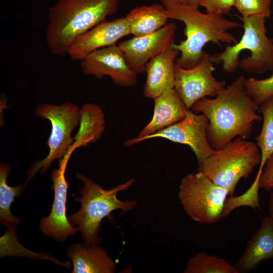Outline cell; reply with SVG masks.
<instances>
[{
    "instance_id": "6da1fadb",
    "label": "cell",
    "mask_w": 273,
    "mask_h": 273,
    "mask_svg": "<svg viewBox=\"0 0 273 273\" xmlns=\"http://www.w3.org/2000/svg\"><path fill=\"white\" fill-rule=\"evenodd\" d=\"M245 79L239 76L213 99L203 98L191 108L207 118V135L213 150L222 148L237 137L249 138L254 123L262 120L257 113L259 105L245 90Z\"/></svg>"
},
{
    "instance_id": "7a4b0ae2",
    "label": "cell",
    "mask_w": 273,
    "mask_h": 273,
    "mask_svg": "<svg viewBox=\"0 0 273 273\" xmlns=\"http://www.w3.org/2000/svg\"><path fill=\"white\" fill-rule=\"evenodd\" d=\"M120 0H57L48 9L45 40L56 56L67 55L82 35L115 13Z\"/></svg>"
},
{
    "instance_id": "3957f363",
    "label": "cell",
    "mask_w": 273,
    "mask_h": 273,
    "mask_svg": "<svg viewBox=\"0 0 273 273\" xmlns=\"http://www.w3.org/2000/svg\"><path fill=\"white\" fill-rule=\"evenodd\" d=\"M169 19L178 20L185 25L186 38L178 44L172 43L180 56L175 64L190 69L200 62L203 48L209 42L220 45L221 42L236 43L237 39L229 31L241 26L237 22L226 19L223 15L203 13L198 8L179 5L170 0H160Z\"/></svg>"
},
{
    "instance_id": "277c9868",
    "label": "cell",
    "mask_w": 273,
    "mask_h": 273,
    "mask_svg": "<svg viewBox=\"0 0 273 273\" xmlns=\"http://www.w3.org/2000/svg\"><path fill=\"white\" fill-rule=\"evenodd\" d=\"M76 177L83 183L81 197L75 199L80 203L81 207L78 211L70 215L68 220L81 233L85 244L99 245L101 241L99 234L103 218L117 209L121 210L123 214L136 206L135 200L123 201L117 198L118 192L128 189L135 179L132 178L113 189L104 190L93 180L79 173L76 174Z\"/></svg>"
},
{
    "instance_id": "5b68a950",
    "label": "cell",
    "mask_w": 273,
    "mask_h": 273,
    "mask_svg": "<svg viewBox=\"0 0 273 273\" xmlns=\"http://www.w3.org/2000/svg\"><path fill=\"white\" fill-rule=\"evenodd\" d=\"M265 19L261 16L241 17L244 29L241 39L223 51L210 55L214 64H221L228 73H234L238 67L249 73H272L273 39L267 35Z\"/></svg>"
},
{
    "instance_id": "8992f818",
    "label": "cell",
    "mask_w": 273,
    "mask_h": 273,
    "mask_svg": "<svg viewBox=\"0 0 273 273\" xmlns=\"http://www.w3.org/2000/svg\"><path fill=\"white\" fill-rule=\"evenodd\" d=\"M260 161L261 153L256 143L237 137L222 148L213 150L198 165V171L233 196L240 179H247Z\"/></svg>"
},
{
    "instance_id": "52a82bcc",
    "label": "cell",
    "mask_w": 273,
    "mask_h": 273,
    "mask_svg": "<svg viewBox=\"0 0 273 273\" xmlns=\"http://www.w3.org/2000/svg\"><path fill=\"white\" fill-rule=\"evenodd\" d=\"M228 191L217 186L201 171L186 175L178 192L180 203L186 213L202 224H214L223 218Z\"/></svg>"
},
{
    "instance_id": "ba28073f",
    "label": "cell",
    "mask_w": 273,
    "mask_h": 273,
    "mask_svg": "<svg viewBox=\"0 0 273 273\" xmlns=\"http://www.w3.org/2000/svg\"><path fill=\"white\" fill-rule=\"evenodd\" d=\"M80 110L71 103L59 105L43 104L37 107L36 115L51 123V132L47 143L49 152L44 159L35 163L29 169L28 181L38 170L41 169V172L43 173L54 159L60 161L68 154L74 141L72 131L79 122Z\"/></svg>"
},
{
    "instance_id": "9c48e42d",
    "label": "cell",
    "mask_w": 273,
    "mask_h": 273,
    "mask_svg": "<svg viewBox=\"0 0 273 273\" xmlns=\"http://www.w3.org/2000/svg\"><path fill=\"white\" fill-rule=\"evenodd\" d=\"M213 65L210 55L205 51L194 67L186 69L175 64L174 88L188 109L203 98L216 97L225 87L224 81L218 80L213 76Z\"/></svg>"
},
{
    "instance_id": "30bf717a",
    "label": "cell",
    "mask_w": 273,
    "mask_h": 273,
    "mask_svg": "<svg viewBox=\"0 0 273 273\" xmlns=\"http://www.w3.org/2000/svg\"><path fill=\"white\" fill-rule=\"evenodd\" d=\"M208 125L209 121L204 114H197L189 109L182 120L154 133L146 140L160 138L189 146L199 165L213 151L207 135Z\"/></svg>"
},
{
    "instance_id": "8fae6325",
    "label": "cell",
    "mask_w": 273,
    "mask_h": 273,
    "mask_svg": "<svg viewBox=\"0 0 273 273\" xmlns=\"http://www.w3.org/2000/svg\"><path fill=\"white\" fill-rule=\"evenodd\" d=\"M82 72L102 79L109 76L113 83L122 87L136 84L137 74L128 65L118 46L113 45L97 50L80 61Z\"/></svg>"
},
{
    "instance_id": "7c38bea8",
    "label": "cell",
    "mask_w": 273,
    "mask_h": 273,
    "mask_svg": "<svg viewBox=\"0 0 273 273\" xmlns=\"http://www.w3.org/2000/svg\"><path fill=\"white\" fill-rule=\"evenodd\" d=\"M177 28L169 23L152 33L121 41L118 46L129 67L137 74L144 73L146 63L174 42Z\"/></svg>"
},
{
    "instance_id": "4fadbf2b",
    "label": "cell",
    "mask_w": 273,
    "mask_h": 273,
    "mask_svg": "<svg viewBox=\"0 0 273 273\" xmlns=\"http://www.w3.org/2000/svg\"><path fill=\"white\" fill-rule=\"evenodd\" d=\"M68 159L60 161L59 168L53 170L51 174L53 182L54 198L50 214L42 218L40 229L45 235L62 242L77 231L66 216V202L68 183L65 176V171Z\"/></svg>"
},
{
    "instance_id": "5bb4252c",
    "label": "cell",
    "mask_w": 273,
    "mask_h": 273,
    "mask_svg": "<svg viewBox=\"0 0 273 273\" xmlns=\"http://www.w3.org/2000/svg\"><path fill=\"white\" fill-rule=\"evenodd\" d=\"M129 34L125 17L110 21L105 20L76 39L68 49L67 55L72 60L81 61L93 52L115 45L120 38Z\"/></svg>"
},
{
    "instance_id": "9a60e30c",
    "label": "cell",
    "mask_w": 273,
    "mask_h": 273,
    "mask_svg": "<svg viewBox=\"0 0 273 273\" xmlns=\"http://www.w3.org/2000/svg\"><path fill=\"white\" fill-rule=\"evenodd\" d=\"M153 100L154 108L152 119L139 132L138 137L126 140L124 146L145 141L149 135L180 121L189 110L174 88L166 90Z\"/></svg>"
},
{
    "instance_id": "2e32d148",
    "label": "cell",
    "mask_w": 273,
    "mask_h": 273,
    "mask_svg": "<svg viewBox=\"0 0 273 273\" xmlns=\"http://www.w3.org/2000/svg\"><path fill=\"white\" fill-rule=\"evenodd\" d=\"M179 54L177 50L170 46L146 63L145 72L147 78L143 89L146 97L154 99L174 88V66Z\"/></svg>"
},
{
    "instance_id": "e0dca14e",
    "label": "cell",
    "mask_w": 273,
    "mask_h": 273,
    "mask_svg": "<svg viewBox=\"0 0 273 273\" xmlns=\"http://www.w3.org/2000/svg\"><path fill=\"white\" fill-rule=\"evenodd\" d=\"M272 258L273 218L265 217L248 241L244 253L235 266L239 272H247L262 261Z\"/></svg>"
},
{
    "instance_id": "ac0fdd59",
    "label": "cell",
    "mask_w": 273,
    "mask_h": 273,
    "mask_svg": "<svg viewBox=\"0 0 273 273\" xmlns=\"http://www.w3.org/2000/svg\"><path fill=\"white\" fill-rule=\"evenodd\" d=\"M73 265V273H112L115 264L107 251L98 245L73 244L66 251Z\"/></svg>"
},
{
    "instance_id": "d6986e66",
    "label": "cell",
    "mask_w": 273,
    "mask_h": 273,
    "mask_svg": "<svg viewBox=\"0 0 273 273\" xmlns=\"http://www.w3.org/2000/svg\"><path fill=\"white\" fill-rule=\"evenodd\" d=\"M125 18L130 34L133 36L154 32L166 25L169 19L166 10L162 4L135 7L129 12Z\"/></svg>"
},
{
    "instance_id": "ffe728a7",
    "label": "cell",
    "mask_w": 273,
    "mask_h": 273,
    "mask_svg": "<svg viewBox=\"0 0 273 273\" xmlns=\"http://www.w3.org/2000/svg\"><path fill=\"white\" fill-rule=\"evenodd\" d=\"M79 128L68 153L98 140L105 129V116L100 107L96 104H85L80 110Z\"/></svg>"
},
{
    "instance_id": "44dd1931",
    "label": "cell",
    "mask_w": 273,
    "mask_h": 273,
    "mask_svg": "<svg viewBox=\"0 0 273 273\" xmlns=\"http://www.w3.org/2000/svg\"><path fill=\"white\" fill-rule=\"evenodd\" d=\"M8 164H1L0 166V222L6 226L17 225L20 222L19 218L11 212V206L15 198L21 194L27 185V180L21 185L11 187L8 185L7 177L10 172Z\"/></svg>"
},
{
    "instance_id": "7402d4cb",
    "label": "cell",
    "mask_w": 273,
    "mask_h": 273,
    "mask_svg": "<svg viewBox=\"0 0 273 273\" xmlns=\"http://www.w3.org/2000/svg\"><path fill=\"white\" fill-rule=\"evenodd\" d=\"M259 106L263 123L260 133L255 140L261 153L259 169L262 170L266 161L273 154V96Z\"/></svg>"
},
{
    "instance_id": "603a6c76",
    "label": "cell",
    "mask_w": 273,
    "mask_h": 273,
    "mask_svg": "<svg viewBox=\"0 0 273 273\" xmlns=\"http://www.w3.org/2000/svg\"><path fill=\"white\" fill-rule=\"evenodd\" d=\"M185 273H239L235 266L223 258L199 252L188 261Z\"/></svg>"
},
{
    "instance_id": "cb8c5ba5",
    "label": "cell",
    "mask_w": 273,
    "mask_h": 273,
    "mask_svg": "<svg viewBox=\"0 0 273 273\" xmlns=\"http://www.w3.org/2000/svg\"><path fill=\"white\" fill-rule=\"evenodd\" d=\"M16 225H10L7 226V231L4 235L0 238L1 247H3V246H12L15 247V248L9 249L1 252V257L14 255L30 257L32 258L42 259L52 261L59 265L64 266L68 269L70 268L71 265L69 261H60L51 255L35 253L24 248L19 243L17 239L15 233Z\"/></svg>"
},
{
    "instance_id": "d4e9b609",
    "label": "cell",
    "mask_w": 273,
    "mask_h": 273,
    "mask_svg": "<svg viewBox=\"0 0 273 273\" xmlns=\"http://www.w3.org/2000/svg\"><path fill=\"white\" fill-rule=\"evenodd\" d=\"M262 170L258 169L255 178L249 189L242 195L227 198L223 211V217L228 215L237 207L248 206L253 209L260 210L259 200V179Z\"/></svg>"
},
{
    "instance_id": "484cf974",
    "label": "cell",
    "mask_w": 273,
    "mask_h": 273,
    "mask_svg": "<svg viewBox=\"0 0 273 273\" xmlns=\"http://www.w3.org/2000/svg\"><path fill=\"white\" fill-rule=\"evenodd\" d=\"M245 88L252 99L260 105L273 96V72L270 76L265 79L246 78Z\"/></svg>"
},
{
    "instance_id": "4316f807",
    "label": "cell",
    "mask_w": 273,
    "mask_h": 273,
    "mask_svg": "<svg viewBox=\"0 0 273 273\" xmlns=\"http://www.w3.org/2000/svg\"><path fill=\"white\" fill-rule=\"evenodd\" d=\"M272 0H235V7L245 18L252 16H261L265 18L271 15Z\"/></svg>"
},
{
    "instance_id": "83f0119b",
    "label": "cell",
    "mask_w": 273,
    "mask_h": 273,
    "mask_svg": "<svg viewBox=\"0 0 273 273\" xmlns=\"http://www.w3.org/2000/svg\"><path fill=\"white\" fill-rule=\"evenodd\" d=\"M235 0H201L200 6L210 14L225 15L235 7Z\"/></svg>"
},
{
    "instance_id": "f1b7e54d",
    "label": "cell",
    "mask_w": 273,
    "mask_h": 273,
    "mask_svg": "<svg viewBox=\"0 0 273 273\" xmlns=\"http://www.w3.org/2000/svg\"><path fill=\"white\" fill-rule=\"evenodd\" d=\"M260 188L269 191L273 189V154L266 161L259 179Z\"/></svg>"
},
{
    "instance_id": "f546056e",
    "label": "cell",
    "mask_w": 273,
    "mask_h": 273,
    "mask_svg": "<svg viewBox=\"0 0 273 273\" xmlns=\"http://www.w3.org/2000/svg\"><path fill=\"white\" fill-rule=\"evenodd\" d=\"M175 3L190 6L192 7H194L196 8H199L200 6V1L201 0H170Z\"/></svg>"
},
{
    "instance_id": "4dcf8cb0",
    "label": "cell",
    "mask_w": 273,
    "mask_h": 273,
    "mask_svg": "<svg viewBox=\"0 0 273 273\" xmlns=\"http://www.w3.org/2000/svg\"><path fill=\"white\" fill-rule=\"evenodd\" d=\"M268 212L269 216L273 218V192L269 195Z\"/></svg>"
}]
</instances>
